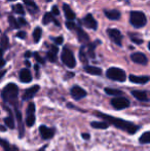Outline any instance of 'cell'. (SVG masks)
Masks as SVG:
<instances>
[{
	"instance_id": "obj_1",
	"label": "cell",
	"mask_w": 150,
	"mask_h": 151,
	"mask_svg": "<svg viewBox=\"0 0 150 151\" xmlns=\"http://www.w3.org/2000/svg\"><path fill=\"white\" fill-rule=\"evenodd\" d=\"M95 115H97L98 117L104 119L106 122H108L109 124L115 127L116 129H121V131L126 132V133L130 134V135L136 134L139 129L138 125L134 124V123L130 122V121L123 120V119H121V118H117L111 115H107V114L101 113V112H99V111H95Z\"/></svg>"
},
{
	"instance_id": "obj_2",
	"label": "cell",
	"mask_w": 150,
	"mask_h": 151,
	"mask_svg": "<svg viewBox=\"0 0 150 151\" xmlns=\"http://www.w3.org/2000/svg\"><path fill=\"white\" fill-rule=\"evenodd\" d=\"M19 95V88L14 83H8L2 91V98L5 102L14 103Z\"/></svg>"
},
{
	"instance_id": "obj_3",
	"label": "cell",
	"mask_w": 150,
	"mask_h": 151,
	"mask_svg": "<svg viewBox=\"0 0 150 151\" xmlns=\"http://www.w3.org/2000/svg\"><path fill=\"white\" fill-rule=\"evenodd\" d=\"M130 22L135 28H143L147 24V19L144 12L135 10V12H131Z\"/></svg>"
},
{
	"instance_id": "obj_4",
	"label": "cell",
	"mask_w": 150,
	"mask_h": 151,
	"mask_svg": "<svg viewBox=\"0 0 150 151\" xmlns=\"http://www.w3.org/2000/svg\"><path fill=\"white\" fill-rule=\"evenodd\" d=\"M106 76L114 81L123 82L126 80V73L122 69L117 67H111L106 71Z\"/></svg>"
},
{
	"instance_id": "obj_5",
	"label": "cell",
	"mask_w": 150,
	"mask_h": 151,
	"mask_svg": "<svg viewBox=\"0 0 150 151\" xmlns=\"http://www.w3.org/2000/svg\"><path fill=\"white\" fill-rule=\"evenodd\" d=\"M61 59H62V62L69 68H74L76 66V59L73 55L72 50L70 48L66 47L65 46L62 50V55H61Z\"/></svg>"
},
{
	"instance_id": "obj_6",
	"label": "cell",
	"mask_w": 150,
	"mask_h": 151,
	"mask_svg": "<svg viewBox=\"0 0 150 151\" xmlns=\"http://www.w3.org/2000/svg\"><path fill=\"white\" fill-rule=\"evenodd\" d=\"M111 105L115 108L116 110H122V109H126L130 106V101H128L126 98L124 97H116L113 98L111 100Z\"/></svg>"
},
{
	"instance_id": "obj_7",
	"label": "cell",
	"mask_w": 150,
	"mask_h": 151,
	"mask_svg": "<svg viewBox=\"0 0 150 151\" xmlns=\"http://www.w3.org/2000/svg\"><path fill=\"white\" fill-rule=\"evenodd\" d=\"M35 123V104L29 103L27 107V115H26V124L29 127H33Z\"/></svg>"
},
{
	"instance_id": "obj_8",
	"label": "cell",
	"mask_w": 150,
	"mask_h": 151,
	"mask_svg": "<svg viewBox=\"0 0 150 151\" xmlns=\"http://www.w3.org/2000/svg\"><path fill=\"white\" fill-rule=\"evenodd\" d=\"M107 34H108L109 38L118 46H121L122 45V34L121 32L117 29H108L107 30Z\"/></svg>"
},
{
	"instance_id": "obj_9",
	"label": "cell",
	"mask_w": 150,
	"mask_h": 151,
	"mask_svg": "<svg viewBox=\"0 0 150 151\" xmlns=\"http://www.w3.org/2000/svg\"><path fill=\"white\" fill-rule=\"evenodd\" d=\"M70 93L71 96H72V98L74 100H81L83 99L84 97H86V95H88V93H86L85 90H83V88H81V86H74L70 90Z\"/></svg>"
},
{
	"instance_id": "obj_10",
	"label": "cell",
	"mask_w": 150,
	"mask_h": 151,
	"mask_svg": "<svg viewBox=\"0 0 150 151\" xmlns=\"http://www.w3.org/2000/svg\"><path fill=\"white\" fill-rule=\"evenodd\" d=\"M39 133H40V135H41L42 139L48 140V139H52V138L54 137L55 134H56V131H55V129L47 127L46 125H40Z\"/></svg>"
},
{
	"instance_id": "obj_11",
	"label": "cell",
	"mask_w": 150,
	"mask_h": 151,
	"mask_svg": "<svg viewBox=\"0 0 150 151\" xmlns=\"http://www.w3.org/2000/svg\"><path fill=\"white\" fill-rule=\"evenodd\" d=\"M131 59L134 63L139 64V65H147V63H148V59L143 52H134L131 55Z\"/></svg>"
},
{
	"instance_id": "obj_12",
	"label": "cell",
	"mask_w": 150,
	"mask_h": 151,
	"mask_svg": "<svg viewBox=\"0 0 150 151\" xmlns=\"http://www.w3.org/2000/svg\"><path fill=\"white\" fill-rule=\"evenodd\" d=\"M83 24L84 26H86L90 29H93V30H97V28H98V23H97L96 19L90 14H86L83 18Z\"/></svg>"
},
{
	"instance_id": "obj_13",
	"label": "cell",
	"mask_w": 150,
	"mask_h": 151,
	"mask_svg": "<svg viewBox=\"0 0 150 151\" xmlns=\"http://www.w3.org/2000/svg\"><path fill=\"white\" fill-rule=\"evenodd\" d=\"M73 31L76 32V35H77V38L80 42L84 43V42L90 41V37H88V35L85 33V31H84L82 28H80L79 26H75V28Z\"/></svg>"
},
{
	"instance_id": "obj_14",
	"label": "cell",
	"mask_w": 150,
	"mask_h": 151,
	"mask_svg": "<svg viewBox=\"0 0 150 151\" xmlns=\"http://www.w3.org/2000/svg\"><path fill=\"white\" fill-rule=\"evenodd\" d=\"M128 79H130L131 82L133 83H137V84H145L150 80L149 76H137L134 75V74H131L128 76Z\"/></svg>"
},
{
	"instance_id": "obj_15",
	"label": "cell",
	"mask_w": 150,
	"mask_h": 151,
	"mask_svg": "<svg viewBox=\"0 0 150 151\" xmlns=\"http://www.w3.org/2000/svg\"><path fill=\"white\" fill-rule=\"evenodd\" d=\"M40 90V86H31V88H29L28 90H26L25 91V93H24V96H23V100H30V99H32L33 97H34L35 95L38 93V91Z\"/></svg>"
},
{
	"instance_id": "obj_16",
	"label": "cell",
	"mask_w": 150,
	"mask_h": 151,
	"mask_svg": "<svg viewBox=\"0 0 150 151\" xmlns=\"http://www.w3.org/2000/svg\"><path fill=\"white\" fill-rule=\"evenodd\" d=\"M20 80L24 83H29L32 80V74L28 69H22L20 72Z\"/></svg>"
},
{
	"instance_id": "obj_17",
	"label": "cell",
	"mask_w": 150,
	"mask_h": 151,
	"mask_svg": "<svg viewBox=\"0 0 150 151\" xmlns=\"http://www.w3.org/2000/svg\"><path fill=\"white\" fill-rule=\"evenodd\" d=\"M104 14L109 20H112V21H117L120 19V14L119 10L117 9H108V10H104Z\"/></svg>"
},
{
	"instance_id": "obj_18",
	"label": "cell",
	"mask_w": 150,
	"mask_h": 151,
	"mask_svg": "<svg viewBox=\"0 0 150 151\" xmlns=\"http://www.w3.org/2000/svg\"><path fill=\"white\" fill-rule=\"evenodd\" d=\"M132 95L134 96L137 100H139V101H141V102L149 101L148 95H147V93H146V91H133Z\"/></svg>"
},
{
	"instance_id": "obj_19",
	"label": "cell",
	"mask_w": 150,
	"mask_h": 151,
	"mask_svg": "<svg viewBox=\"0 0 150 151\" xmlns=\"http://www.w3.org/2000/svg\"><path fill=\"white\" fill-rule=\"evenodd\" d=\"M58 52H59V48L57 47V46H52L50 50L47 52V55H46L48 61L50 62H56L57 60H58Z\"/></svg>"
},
{
	"instance_id": "obj_20",
	"label": "cell",
	"mask_w": 150,
	"mask_h": 151,
	"mask_svg": "<svg viewBox=\"0 0 150 151\" xmlns=\"http://www.w3.org/2000/svg\"><path fill=\"white\" fill-rule=\"evenodd\" d=\"M63 9H64V14L65 17L68 21H73L75 19V14L71 7L68 5V4H63Z\"/></svg>"
},
{
	"instance_id": "obj_21",
	"label": "cell",
	"mask_w": 150,
	"mask_h": 151,
	"mask_svg": "<svg viewBox=\"0 0 150 151\" xmlns=\"http://www.w3.org/2000/svg\"><path fill=\"white\" fill-rule=\"evenodd\" d=\"M84 71L90 75H101L102 74V69L99 67H95V66H85Z\"/></svg>"
},
{
	"instance_id": "obj_22",
	"label": "cell",
	"mask_w": 150,
	"mask_h": 151,
	"mask_svg": "<svg viewBox=\"0 0 150 151\" xmlns=\"http://www.w3.org/2000/svg\"><path fill=\"white\" fill-rule=\"evenodd\" d=\"M90 125H92V127L97 129H108L109 123L106 121H93V122H90Z\"/></svg>"
},
{
	"instance_id": "obj_23",
	"label": "cell",
	"mask_w": 150,
	"mask_h": 151,
	"mask_svg": "<svg viewBox=\"0 0 150 151\" xmlns=\"http://www.w3.org/2000/svg\"><path fill=\"white\" fill-rule=\"evenodd\" d=\"M50 22H55L57 25H59V23L54 19V14H52V12H46L43 16V19H42V24L47 25V24H50Z\"/></svg>"
},
{
	"instance_id": "obj_24",
	"label": "cell",
	"mask_w": 150,
	"mask_h": 151,
	"mask_svg": "<svg viewBox=\"0 0 150 151\" xmlns=\"http://www.w3.org/2000/svg\"><path fill=\"white\" fill-rule=\"evenodd\" d=\"M26 5L28 6V9L30 10L31 14H35V12H38V7L37 5L32 1V0H24Z\"/></svg>"
},
{
	"instance_id": "obj_25",
	"label": "cell",
	"mask_w": 150,
	"mask_h": 151,
	"mask_svg": "<svg viewBox=\"0 0 150 151\" xmlns=\"http://www.w3.org/2000/svg\"><path fill=\"white\" fill-rule=\"evenodd\" d=\"M105 93L109 96H116V97L123 95V93L120 90H116V88H105Z\"/></svg>"
},
{
	"instance_id": "obj_26",
	"label": "cell",
	"mask_w": 150,
	"mask_h": 151,
	"mask_svg": "<svg viewBox=\"0 0 150 151\" xmlns=\"http://www.w3.org/2000/svg\"><path fill=\"white\" fill-rule=\"evenodd\" d=\"M139 143L140 144H148L150 143V132H146V133L142 134L139 139Z\"/></svg>"
},
{
	"instance_id": "obj_27",
	"label": "cell",
	"mask_w": 150,
	"mask_h": 151,
	"mask_svg": "<svg viewBox=\"0 0 150 151\" xmlns=\"http://www.w3.org/2000/svg\"><path fill=\"white\" fill-rule=\"evenodd\" d=\"M41 35H42V30L40 27H37V28L34 29L33 31V39H34V42H39L40 38H41Z\"/></svg>"
},
{
	"instance_id": "obj_28",
	"label": "cell",
	"mask_w": 150,
	"mask_h": 151,
	"mask_svg": "<svg viewBox=\"0 0 150 151\" xmlns=\"http://www.w3.org/2000/svg\"><path fill=\"white\" fill-rule=\"evenodd\" d=\"M97 43H88V54L92 59H95V48H96Z\"/></svg>"
},
{
	"instance_id": "obj_29",
	"label": "cell",
	"mask_w": 150,
	"mask_h": 151,
	"mask_svg": "<svg viewBox=\"0 0 150 151\" xmlns=\"http://www.w3.org/2000/svg\"><path fill=\"white\" fill-rule=\"evenodd\" d=\"M14 12L16 14H21V16H24L25 14V9H24V7H23V5L22 4H16V5L14 6Z\"/></svg>"
},
{
	"instance_id": "obj_30",
	"label": "cell",
	"mask_w": 150,
	"mask_h": 151,
	"mask_svg": "<svg viewBox=\"0 0 150 151\" xmlns=\"http://www.w3.org/2000/svg\"><path fill=\"white\" fill-rule=\"evenodd\" d=\"M4 122H5L6 127H9V129H14V118L11 117V116H8V117H6L5 119H4Z\"/></svg>"
},
{
	"instance_id": "obj_31",
	"label": "cell",
	"mask_w": 150,
	"mask_h": 151,
	"mask_svg": "<svg viewBox=\"0 0 150 151\" xmlns=\"http://www.w3.org/2000/svg\"><path fill=\"white\" fill-rule=\"evenodd\" d=\"M79 59L82 63H88V57H86L85 54V50H84V47L80 48V52H79Z\"/></svg>"
},
{
	"instance_id": "obj_32",
	"label": "cell",
	"mask_w": 150,
	"mask_h": 151,
	"mask_svg": "<svg viewBox=\"0 0 150 151\" xmlns=\"http://www.w3.org/2000/svg\"><path fill=\"white\" fill-rule=\"evenodd\" d=\"M8 21H9V24H10V26H11L12 28H19V27H20L19 23L17 22L16 19H14V17L10 16V17H9V19H8Z\"/></svg>"
},
{
	"instance_id": "obj_33",
	"label": "cell",
	"mask_w": 150,
	"mask_h": 151,
	"mask_svg": "<svg viewBox=\"0 0 150 151\" xmlns=\"http://www.w3.org/2000/svg\"><path fill=\"white\" fill-rule=\"evenodd\" d=\"M130 37H131V39H132V41L135 42V43H137V44H141L143 42V40L141 39V38H138L137 36H135L133 33L130 34Z\"/></svg>"
},
{
	"instance_id": "obj_34",
	"label": "cell",
	"mask_w": 150,
	"mask_h": 151,
	"mask_svg": "<svg viewBox=\"0 0 150 151\" xmlns=\"http://www.w3.org/2000/svg\"><path fill=\"white\" fill-rule=\"evenodd\" d=\"M1 44H2V46H7L8 45V38H7V36H5L4 35L3 37H2V40H1Z\"/></svg>"
},
{
	"instance_id": "obj_35",
	"label": "cell",
	"mask_w": 150,
	"mask_h": 151,
	"mask_svg": "<svg viewBox=\"0 0 150 151\" xmlns=\"http://www.w3.org/2000/svg\"><path fill=\"white\" fill-rule=\"evenodd\" d=\"M52 14H55V16H59V14H60V10H59V8H58V6H57V5L52 6Z\"/></svg>"
},
{
	"instance_id": "obj_36",
	"label": "cell",
	"mask_w": 150,
	"mask_h": 151,
	"mask_svg": "<svg viewBox=\"0 0 150 151\" xmlns=\"http://www.w3.org/2000/svg\"><path fill=\"white\" fill-rule=\"evenodd\" d=\"M63 40H64V39H63L62 36H59V37H57V38H54V41L56 42L57 44H59V45L63 43Z\"/></svg>"
},
{
	"instance_id": "obj_37",
	"label": "cell",
	"mask_w": 150,
	"mask_h": 151,
	"mask_svg": "<svg viewBox=\"0 0 150 151\" xmlns=\"http://www.w3.org/2000/svg\"><path fill=\"white\" fill-rule=\"evenodd\" d=\"M17 37L21 38V39H24V38L26 37V32H24V31H20L18 34H17Z\"/></svg>"
},
{
	"instance_id": "obj_38",
	"label": "cell",
	"mask_w": 150,
	"mask_h": 151,
	"mask_svg": "<svg viewBox=\"0 0 150 151\" xmlns=\"http://www.w3.org/2000/svg\"><path fill=\"white\" fill-rule=\"evenodd\" d=\"M34 57H35V58H36L37 62H39L40 64H44V60L41 58V57L39 56V55L37 54V52H36V54H34Z\"/></svg>"
},
{
	"instance_id": "obj_39",
	"label": "cell",
	"mask_w": 150,
	"mask_h": 151,
	"mask_svg": "<svg viewBox=\"0 0 150 151\" xmlns=\"http://www.w3.org/2000/svg\"><path fill=\"white\" fill-rule=\"evenodd\" d=\"M18 23H19V25H20V27L23 26V25H26V21H25L24 18H20V19H19Z\"/></svg>"
},
{
	"instance_id": "obj_40",
	"label": "cell",
	"mask_w": 150,
	"mask_h": 151,
	"mask_svg": "<svg viewBox=\"0 0 150 151\" xmlns=\"http://www.w3.org/2000/svg\"><path fill=\"white\" fill-rule=\"evenodd\" d=\"M90 134H82V138H83V139L84 140H88V139H90Z\"/></svg>"
},
{
	"instance_id": "obj_41",
	"label": "cell",
	"mask_w": 150,
	"mask_h": 151,
	"mask_svg": "<svg viewBox=\"0 0 150 151\" xmlns=\"http://www.w3.org/2000/svg\"><path fill=\"white\" fill-rule=\"evenodd\" d=\"M4 65H5V61H4L2 58H0V68L3 67Z\"/></svg>"
},
{
	"instance_id": "obj_42",
	"label": "cell",
	"mask_w": 150,
	"mask_h": 151,
	"mask_svg": "<svg viewBox=\"0 0 150 151\" xmlns=\"http://www.w3.org/2000/svg\"><path fill=\"white\" fill-rule=\"evenodd\" d=\"M6 73V70H2V71H0V78L3 77V75Z\"/></svg>"
},
{
	"instance_id": "obj_43",
	"label": "cell",
	"mask_w": 150,
	"mask_h": 151,
	"mask_svg": "<svg viewBox=\"0 0 150 151\" xmlns=\"http://www.w3.org/2000/svg\"><path fill=\"white\" fill-rule=\"evenodd\" d=\"M10 151H19V149H18V147H17V146H12Z\"/></svg>"
},
{
	"instance_id": "obj_44",
	"label": "cell",
	"mask_w": 150,
	"mask_h": 151,
	"mask_svg": "<svg viewBox=\"0 0 150 151\" xmlns=\"http://www.w3.org/2000/svg\"><path fill=\"white\" fill-rule=\"evenodd\" d=\"M0 131H2V132H5L6 129H5V127H1V125H0Z\"/></svg>"
},
{
	"instance_id": "obj_45",
	"label": "cell",
	"mask_w": 150,
	"mask_h": 151,
	"mask_svg": "<svg viewBox=\"0 0 150 151\" xmlns=\"http://www.w3.org/2000/svg\"><path fill=\"white\" fill-rule=\"evenodd\" d=\"M2 54H3V50L0 48V58H2Z\"/></svg>"
},
{
	"instance_id": "obj_46",
	"label": "cell",
	"mask_w": 150,
	"mask_h": 151,
	"mask_svg": "<svg viewBox=\"0 0 150 151\" xmlns=\"http://www.w3.org/2000/svg\"><path fill=\"white\" fill-rule=\"evenodd\" d=\"M25 56H26V57H30L31 54H30V52H26V55H25Z\"/></svg>"
},
{
	"instance_id": "obj_47",
	"label": "cell",
	"mask_w": 150,
	"mask_h": 151,
	"mask_svg": "<svg viewBox=\"0 0 150 151\" xmlns=\"http://www.w3.org/2000/svg\"><path fill=\"white\" fill-rule=\"evenodd\" d=\"M38 151H45V147H42L41 149H39Z\"/></svg>"
},
{
	"instance_id": "obj_48",
	"label": "cell",
	"mask_w": 150,
	"mask_h": 151,
	"mask_svg": "<svg viewBox=\"0 0 150 151\" xmlns=\"http://www.w3.org/2000/svg\"><path fill=\"white\" fill-rule=\"evenodd\" d=\"M148 48H149V50H150V42L148 43Z\"/></svg>"
},
{
	"instance_id": "obj_49",
	"label": "cell",
	"mask_w": 150,
	"mask_h": 151,
	"mask_svg": "<svg viewBox=\"0 0 150 151\" xmlns=\"http://www.w3.org/2000/svg\"><path fill=\"white\" fill-rule=\"evenodd\" d=\"M8 1H16V0H8Z\"/></svg>"
}]
</instances>
